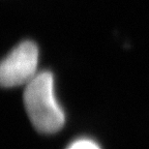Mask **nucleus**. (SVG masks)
<instances>
[{
    "mask_svg": "<svg viewBox=\"0 0 149 149\" xmlns=\"http://www.w3.org/2000/svg\"><path fill=\"white\" fill-rule=\"evenodd\" d=\"M24 105L35 130L54 134L64 125V113L54 95V79L50 72L37 74L24 91Z\"/></svg>",
    "mask_w": 149,
    "mask_h": 149,
    "instance_id": "f257e3e1",
    "label": "nucleus"
},
{
    "mask_svg": "<svg viewBox=\"0 0 149 149\" xmlns=\"http://www.w3.org/2000/svg\"><path fill=\"white\" fill-rule=\"evenodd\" d=\"M38 49L30 40H24L10 51L0 65V82L3 87L28 84L36 76Z\"/></svg>",
    "mask_w": 149,
    "mask_h": 149,
    "instance_id": "f03ea898",
    "label": "nucleus"
},
{
    "mask_svg": "<svg viewBox=\"0 0 149 149\" xmlns=\"http://www.w3.org/2000/svg\"><path fill=\"white\" fill-rule=\"evenodd\" d=\"M66 149H100L95 142L88 139H80L72 142Z\"/></svg>",
    "mask_w": 149,
    "mask_h": 149,
    "instance_id": "7ed1b4c3",
    "label": "nucleus"
}]
</instances>
